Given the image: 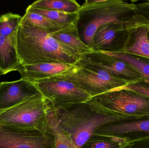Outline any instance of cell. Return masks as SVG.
I'll return each mask as SVG.
<instances>
[{
    "mask_svg": "<svg viewBox=\"0 0 149 148\" xmlns=\"http://www.w3.org/2000/svg\"><path fill=\"white\" fill-rule=\"evenodd\" d=\"M16 48L21 65L42 63L74 64L80 60L73 50L61 44L49 33L29 24H20Z\"/></svg>",
    "mask_w": 149,
    "mask_h": 148,
    "instance_id": "1",
    "label": "cell"
},
{
    "mask_svg": "<svg viewBox=\"0 0 149 148\" xmlns=\"http://www.w3.org/2000/svg\"><path fill=\"white\" fill-rule=\"evenodd\" d=\"M136 8L134 1L86 0L78 12L77 27L80 39L93 50V36L97 28L112 22L125 23L136 14Z\"/></svg>",
    "mask_w": 149,
    "mask_h": 148,
    "instance_id": "2",
    "label": "cell"
},
{
    "mask_svg": "<svg viewBox=\"0 0 149 148\" xmlns=\"http://www.w3.org/2000/svg\"><path fill=\"white\" fill-rule=\"evenodd\" d=\"M52 108L58 124L76 148H81L100 128L116 121L120 116L99 114L86 103Z\"/></svg>",
    "mask_w": 149,
    "mask_h": 148,
    "instance_id": "3",
    "label": "cell"
},
{
    "mask_svg": "<svg viewBox=\"0 0 149 148\" xmlns=\"http://www.w3.org/2000/svg\"><path fill=\"white\" fill-rule=\"evenodd\" d=\"M86 103L93 111L107 115H149V97L123 87L92 97Z\"/></svg>",
    "mask_w": 149,
    "mask_h": 148,
    "instance_id": "4",
    "label": "cell"
},
{
    "mask_svg": "<svg viewBox=\"0 0 149 148\" xmlns=\"http://www.w3.org/2000/svg\"><path fill=\"white\" fill-rule=\"evenodd\" d=\"M46 79L64 80L71 83L92 97L124 87L128 84L107 71L84 67L76 63L66 71Z\"/></svg>",
    "mask_w": 149,
    "mask_h": 148,
    "instance_id": "5",
    "label": "cell"
},
{
    "mask_svg": "<svg viewBox=\"0 0 149 148\" xmlns=\"http://www.w3.org/2000/svg\"><path fill=\"white\" fill-rule=\"evenodd\" d=\"M48 106L49 101L41 93L36 95L0 112V125L23 129H46Z\"/></svg>",
    "mask_w": 149,
    "mask_h": 148,
    "instance_id": "6",
    "label": "cell"
},
{
    "mask_svg": "<svg viewBox=\"0 0 149 148\" xmlns=\"http://www.w3.org/2000/svg\"><path fill=\"white\" fill-rule=\"evenodd\" d=\"M53 107L84 103L92 97L71 83L64 80L39 79L31 82Z\"/></svg>",
    "mask_w": 149,
    "mask_h": 148,
    "instance_id": "7",
    "label": "cell"
},
{
    "mask_svg": "<svg viewBox=\"0 0 149 148\" xmlns=\"http://www.w3.org/2000/svg\"><path fill=\"white\" fill-rule=\"evenodd\" d=\"M0 148H55V137L48 126L40 130L0 125Z\"/></svg>",
    "mask_w": 149,
    "mask_h": 148,
    "instance_id": "8",
    "label": "cell"
},
{
    "mask_svg": "<svg viewBox=\"0 0 149 148\" xmlns=\"http://www.w3.org/2000/svg\"><path fill=\"white\" fill-rule=\"evenodd\" d=\"M94 134L114 136L128 142L149 138V115L120 116L116 121L101 127Z\"/></svg>",
    "mask_w": 149,
    "mask_h": 148,
    "instance_id": "9",
    "label": "cell"
},
{
    "mask_svg": "<svg viewBox=\"0 0 149 148\" xmlns=\"http://www.w3.org/2000/svg\"><path fill=\"white\" fill-rule=\"evenodd\" d=\"M76 63L87 67L107 71L129 83L144 80L141 75L125 62L98 51H93Z\"/></svg>",
    "mask_w": 149,
    "mask_h": 148,
    "instance_id": "10",
    "label": "cell"
},
{
    "mask_svg": "<svg viewBox=\"0 0 149 148\" xmlns=\"http://www.w3.org/2000/svg\"><path fill=\"white\" fill-rule=\"evenodd\" d=\"M127 36L125 23L112 22L101 25L93 36L94 51L121 53Z\"/></svg>",
    "mask_w": 149,
    "mask_h": 148,
    "instance_id": "11",
    "label": "cell"
},
{
    "mask_svg": "<svg viewBox=\"0 0 149 148\" xmlns=\"http://www.w3.org/2000/svg\"><path fill=\"white\" fill-rule=\"evenodd\" d=\"M128 36L121 53H126L149 57V41L147 33L149 22L136 13L125 23Z\"/></svg>",
    "mask_w": 149,
    "mask_h": 148,
    "instance_id": "12",
    "label": "cell"
},
{
    "mask_svg": "<svg viewBox=\"0 0 149 148\" xmlns=\"http://www.w3.org/2000/svg\"><path fill=\"white\" fill-rule=\"evenodd\" d=\"M41 94L31 82L21 79L0 83V112L13 107Z\"/></svg>",
    "mask_w": 149,
    "mask_h": 148,
    "instance_id": "13",
    "label": "cell"
},
{
    "mask_svg": "<svg viewBox=\"0 0 149 148\" xmlns=\"http://www.w3.org/2000/svg\"><path fill=\"white\" fill-rule=\"evenodd\" d=\"M73 64L65 63H42L32 65L20 64L15 70L18 71L21 79L30 82L54 76L69 70Z\"/></svg>",
    "mask_w": 149,
    "mask_h": 148,
    "instance_id": "14",
    "label": "cell"
},
{
    "mask_svg": "<svg viewBox=\"0 0 149 148\" xmlns=\"http://www.w3.org/2000/svg\"><path fill=\"white\" fill-rule=\"evenodd\" d=\"M16 36L0 34V73L3 75L15 70L21 64L17 50Z\"/></svg>",
    "mask_w": 149,
    "mask_h": 148,
    "instance_id": "15",
    "label": "cell"
},
{
    "mask_svg": "<svg viewBox=\"0 0 149 148\" xmlns=\"http://www.w3.org/2000/svg\"><path fill=\"white\" fill-rule=\"evenodd\" d=\"M49 34L56 41L73 50L80 59L93 51L80 39L77 23H71L59 31Z\"/></svg>",
    "mask_w": 149,
    "mask_h": 148,
    "instance_id": "16",
    "label": "cell"
},
{
    "mask_svg": "<svg viewBox=\"0 0 149 148\" xmlns=\"http://www.w3.org/2000/svg\"><path fill=\"white\" fill-rule=\"evenodd\" d=\"M47 117L48 127L55 137V148H76L58 124L53 113L52 105L49 101Z\"/></svg>",
    "mask_w": 149,
    "mask_h": 148,
    "instance_id": "17",
    "label": "cell"
},
{
    "mask_svg": "<svg viewBox=\"0 0 149 148\" xmlns=\"http://www.w3.org/2000/svg\"><path fill=\"white\" fill-rule=\"evenodd\" d=\"M103 53L125 62L149 82V57L126 53Z\"/></svg>",
    "mask_w": 149,
    "mask_h": 148,
    "instance_id": "18",
    "label": "cell"
},
{
    "mask_svg": "<svg viewBox=\"0 0 149 148\" xmlns=\"http://www.w3.org/2000/svg\"><path fill=\"white\" fill-rule=\"evenodd\" d=\"M30 6L69 14L78 13L81 8L75 0H38Z\"/></svg>",
    "mask_w": 149,
    "mask_h": 148,
    "instance_id": "19",
    "label": "cell"
},
{
    "mask_svg": "<svg viewBox=\"0 0 149 148\" xmlns=\"http://www.w3.org/2000/svg\"><path fill=\"white\" fill-rule=\"evenodd\" d=\"M21 24L36 26L49 33L57 32L68 26L52 21L40 14L28 10H26L25 14L22 17Z\"/></svg>",
    "mask_w": 149,
    "mask_h": 148,
    "instance_id": "20",
    "label": "cell"
},
{
    "mask_svg": "<svg viewBox=\"0 0 149 148\" xmlns=\"http://www.w3.org/2000/svg\"><path fill=\"white\" fill-rule=\"evenodd\" d=\"M26 10L40 14L49 20L62 25H69L71 23H77L78 13L74 14L63 13L55 10L33 8L30 5Z\"/></svg>",
    "mask_w": 149,
    "mask_h": 148,
    "instance_id": "21",
    "label": "cell"
},
{
    "mask_svg": "<svg viewBox=\"0 0 149 148\" xmlns=\"http://www.w3.org/2000/svg\"><path fill=\"white\" fill-rule=\"evenodd\" d=\"M127 142L114 136L93 134L81 148H121Z\"/></svg>",
    "mask_w": 149,
    "mask_h": 148,
    "instance_id": "22",
    "label": "cell"
},
{
    "mask_svg": "<svg viewBox=\"0 0 149 148\" xmlns=\"http://www.w3.org/2000/svg\"><path fill=\"white\" fill-rule=\"evenodd\" d=\"M22 17L17 14L7 13L0 17V34L10 36L17 34Z\"/></svg>",
    "mask_w": 149,
    "mask_h": 148,
    "instance_id": "23",
    "label": "cell"
},
{
    "mask_svg": "<svg viewBox=\"0 0 149 148\" xmlns=\"http://www.w3.org/2000/svg\"><path fill=\"white\" fill-rule=\"evenodd\" d=\"M123 88L133 90L149 97V82L144 80L129 83Z\"/></svg>",
    "mask_w": 149,
    "mask_h": 148,
    "instance_id": "24",
    "label": "cell"
},
{
    "mask_svg": "<svg viewBox=\"0 0 149 148\" xmlns=\"http://www.w3.org/2000/svg\"><path fill=\"white\" fill-rule=\"evenodd\" d=\"M135 3L136 8L135 13L141 16L149 22V1Z\"/></svg>",
    "mask_w": 149,
    "mask_h": 148,
    "instance_id": "25",
    "label": "cell"
},
{
    "mask_svg": "<svg viewBox=\"0 0 149 148\" xmlns=\"http://www.w3.org/2000/svg\"><path fill=\"white\" fill-rule=\"evenodd\" d=\"M121 148H132L131 147H130V146H127V145H126V146H123Z\"/></svg>",
    "mask_w": 149,
    "mask_h": 148,
    "instance_id": "26",
    "label": "cell"
},
{
    "mask_svg": "<svg viewBox=\"0 0 149 148\" xmlns=\"http://www.w3.org/2000/svg\"><path fill=\"white\" fill-rule=\"evenodd\" d=\"M147 36H148V38L149 41V28L148 30V33H147Z\"/></svg>",
    "mask_w": 149,
    "mask_h": 148,
    "instance_id": "27",
    "label": "cell"
},
{
    "mask_svg": "<svg viewBox=\"0 0 149 148\" xmlns=\"http://www.w3.org/2000/svg\"><path fill=\"white\" fill-rule=\"evenodd\" d=\"M3 74H1V73H0V76H1V75H2Z\"/></svg>",
    "mask_w": 149,
    "mask_h": 148,
    "instance_id": "28",
    "label": "cell"
}]
</instances>
